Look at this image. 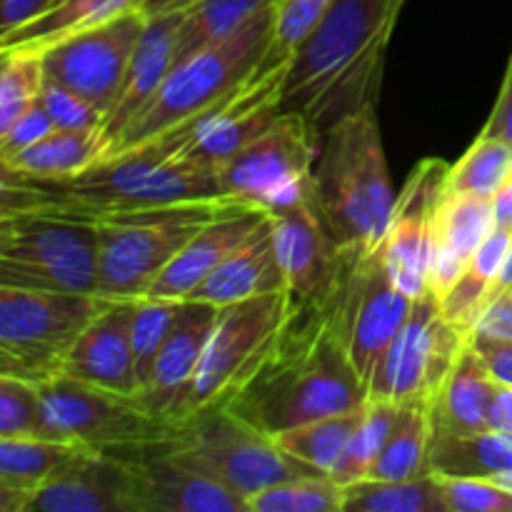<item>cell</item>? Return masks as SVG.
<instances>
[{
	"instance_id": "40",
	"label": "cell",
	"mask_w": 512,
	"mask_h": 512,
	"mask_svg": "<svg viewBox=\"0 0 512 512\" xmlns=\"http://www.w3.org/2000/svg\"><path fill=\"white\" fill-rule=\"evenodd\" d=\"M180 305H183V300L135 298L130 338H133V358L140 393H143L145 385L150 383L153 365L155 360H158L160 350H163L165 340H168L170 330H173L175 318H178L180 313Z\"/></svg>"
},
{
	"instance_id": "19",
	"label": "cell",
	"mask_w": 512,
	"mask_h": 512,
	"mask_svg": "<svg viewBox=\"0 0 512 512\" xmlns=\"http://www.w3.org/2000/svg\"><path fill=\"white\" fill-rule=\"evenodd\" d=\"M133 310L135 300H110L68 350L60 375L138 398L140 383L130 338Z\"/></svg>"
},
{
	"instance_id": "39",
	"label": "cell",
	"mask_w": 512,
	"mask_h": 512,
	"mask_svg": "<svg viewBox=\"0 0 512 512\" xmlns=\"http://www.w3.org/2000/svg\"><path fill=\"white\" fill-rule=\"evenodd\" d=\"M248 512H343V485L330 475L285 480L250 495Z\"/></svg>"
},
{
	"instance_id": "30",
	"label": "cell",
	"mask_w": 512,
	"mask_h": 512,
	"mask_svg": "<svg viewBox=\"0 0 512 512\" xmlns=\"http://www.w3.org/2000/svg\"><path fill=\"white\" fill-rule=\"evenodd\" d=\"M280 0H198L185 13L175 43V65L215 43H223Z\"/></svg>"
},
{
	"instance_id": "23",
	"label": "cell",
	"mask_w": 512,
	"mask_h": 512,
	"mask_svg": "<svg viewBox=\"0 0 512 512\" xmlns=\"http://www.w3.org/2000/svg\"><path fill=\"white\" fill-rule=\"evenodd\" d=\"M493 228V200L443 190L435 208L433 253H430L428 285L435 298L440 300L453 288Z\"/></svg>"
},
{
	"instance_id": "42",
	"label": "cell",
	"mask_w": 512,
	"mask_h": 512,
	"mask_svg": "<svg viewBox=\"0 0 512 512\" xmlns=\"http://www.w3.org/2000/svg\"><path fill=\"white\" fill-rule=\"evenodd\" d=\"M438 475L448 512H512V490L493 478Z\"/></svg>"
},
{
	"instance_id": "28",
	"label": "cell",
	"mask_w": 512,
	"mask_h": 512,
	"mask_svg": "<svg viewBox=\"0 0 512 512\" xmlns=\"http://www.w3.org/2000/svg\"><path fill=\"white\" fill-rule=\"evenodd\" d=\"M512 250V230L498 228L495 225L493 233L483 240L475 255L470 258V263L465 265L463 275L453 283V288L438 300L440 313L448 323H453L455 328L463 330L470 335L475 320L483 313V308L488 305L490 290L498 283L500 273H503L505 263H508V255Z\"/></svg>"
},
{
	"instance_id": "41",
	"label": "cell",
	"mask_w": 512,
	"mask_h": 512,
	"mask_svg": "<svg viewBox=\"0 0 512 512\" xmlns=\"http://www.w3.org/2000/svg\"><path fill=\"white\" fill-rule=\"evenodd\" d=\"M0 58V133H5L43 95L45 63L33 53H0Z\"/></svg>"
},
{
	"instance_id": "26",
	"label": "cell",
	"mask_w": 512,
	"mask_h": 512,
	"mask_svg": "<svg viewBox=\"0 0 512 512\" xmlns=\"http://www.w3.org/2000/svg\"><path fill=\"white\" fill-rule=\"evenodd\" d=\"M285 288V275L280 268L278 253L273 245L270 223L265 220L245 243H240L203 283L190 295L193 300L225 308L240 300L258 298V295L280 293ZM188 298V300H190Z\"/></svg>"
},
{
	"instance_id": "33",
	"label": "cell",
	"mask_w": 512,
	"mask_h": 512,
	"mask_svg": "<svg viewBox=\"0 0 512 512\" xmlns=\"http://www.w3.org/2000/svg\"><path fill=\"white\" fill-rule=\"evenodd\" d=\"M80 450L83 445L63 440L0 438V488L35 495V490L48 483Z\"/></svg>"
},
{
	"instance_id": "25",
	"label": "cell",
	"mask_w": 512,
	"mask_h": 512,
	"mask_svg": "<svg viewBox=\"0 0 512 512\" xmlns=\"http://www.w3.org/2000/svg\"><path fill=\"white\" fill-rule=\"evenodd\" d=\"M498 388L500 383L468 338L438 393L428 400L435 438L490 430V408Z\"/></svg>"
},
{
	"instance_id": "18",
	"label": "cell",
	"mask_w": 512,
	"mask_h": 512,
	"mask_svg": "<svg viewBox=\"0 0 512 512\" xmlns=\"http://www.w3.org/2000/svg\"><path fill=\"white\" fill-rule=\"evenodd\" d=\"M28 512H138L133 468L83 448L35 490Z\"/></svg>"
},
{
	"instance_id": "1",
	"label": "cell",
	"mask_w": 512,
	"mask_h": 512,
	"mask_svg": "<svg viewBox=\"0 0 512 512\" xmlns=\"http://www.w3.org/2000/svg\"><path fill=\"white\" fill-rule=\"evenodd\" d=\"M335 295L338 278L318 298H290V310L268 355L230 400L228 410L253 428L278 435L368 403V388L340 335Z\"/></svg>"
},
{
	"instance_id": "43",
	"label": "cell",
	"mask_w": 512,
	"mask_h": 512,
	"mask_svg": "<svg viewBox=\"0 0 512 512\" xmlns=\"http://www.w3.org/2000/svg\"><path fill=\"white\" fill-rule=\"evenodd\" d=\"M333 3L335 0H280L275 8L273 48L283 55H293L318 28Z\"/></svg>"
},
{
	"instance_id": "20",
	"label": "cell",
	"mask_w": 512,
	"mask_h": 512,
	"mask_svg": "<svg viewBox=\"0 0 512 512\" xmlns=\"http://www.w3.org/2000/svg\"><path fill=\"white\" fill-rule=\"evenodd\" d=\"M130 468L138 512H248L243 495L195 468L180 450Z\"/></svg>"
},
{
	"instance_id": "45",
	"label": "cell",
	"mask_w": 512,
	"mask_h": 512,
	"mask_svg": "<svg viewBox=\"0 0 512 512\" xmlns=\"http://www.w3.org/2000/svg\"><path fill=\"white\" fill-rule=\"evenodd\" d=\"M53 130V120H50L43 100H38V103H35L28 113L20 115L5 133H0V163L13 160L15 155H20L25 148L38 143L40 138H45V135L53 133Z\"/></svg>"
},
{
	"instance_id": "21",
	"label": "cell",
	"mask_w": 512,
	"mask_h": 512,
	"mask_svg": "<svg viewBox=\"0 0 512 512\" xmlns=\"http://www.w3.org/2000/svg\"><path fill=\"white\" fill-rule=\"evenodd\" d=\"M268 220V213L248 203H233L188 240L173 263L153 280L143 298L188 300L200 283Z\"/></svg>"
},
{
	"instance_id": "22",
	"label": "cell",
	"mask_w": 512,
	"mask_h": 512,
	"mask_svg": "<svg viewBox=\"0 0 512 512\" xmlns=\"http://www.w3.org/2000/svg\"><path fill=\"white\" fill-rule=\"evenodd\" d=\"M220 308L203 300H183L173 330L153 365L150 383L138 395L140 403L163 418L175 420L185 390L193 383L203 350L215 328ZM178 423V420H175Z\"/></svg>"
},
{
	"instance_id": "24",
	"label": "cell",
	"mask_w": 512,
	"mask_h": 512,
	"mask_svg": "<svg viewBox=\"0 0 512 512\" xmlns=\"http://www.w3.org/2000/svg\"><path fill=\"white\" fill-rule=\"evenodd\" d=\"M185 13H188V8L170 10V13L155 15V18H145V30L140 35L133 60H130L118 103H115L113 113L105 120L103 133H100V155L123 133L125 125L145 108V103L158 93V88L165 83L170 70L175 68V43H178V30L183 25Z\"/></svg>"
},
{
	"instance_id": "16",
	"label": "cell",
	"mask_w": 512,
	"mask_h": 512,
	"mask_svg": "<svg viewBox=\"0 0 512 512\" xmlns=\"http://www.w3.org/2000/svg\"><path fill=\"white\" fill-rule=\"evenodd\" d=\"M450 165L438 158L420 160L395 200L393 218L380 255L393 283L410 300L430 293V253H433L435 208L445 190Z\"/></svg>"
},
{
	"instance_id": "17",
	"label": "cell",
	"mask_w": 512,
	"mask_h": 512,
	"mask_svg": "<svg viewBox=\"0 0 512 512\" xmlns=\"http://www.w3.org/2000/svg\"><path fill=\"white\" fill-rule=\"evenodd\" d=\"M268 223L290 298H318L338 278L350 250L330 230L318 190L268 210Z\"/></svg>"
},
{
	"instance_id": "10",
	"label": "cell",
	"mask_w": 512,
	"mask_h": 512,
	"mask_svg": "<svg viewBox=\"0 0 512 512\" xmlns=\"http://www.w3.org/2000/svg\"><path fill=\"white\" fill-rule=\"evenodd\" d=\"M323 135L303 113L283 110L273 128L218 168L220 198L273 210L315 193Z\"/></svg>"
},
{
	"instance_id": "53",
	"label": "cell",
	"mask_w": 512,
	"mask_h": 512,
	"mask_svg": "<svg viewBox=\"0 0 512 512\" xmlns=\"http://www.w3.org/2000/svg\"><path fill=\"white\" fill-rule=\"evenodd\" d=\"M493 480H498L500 485H505V488L512 490V473H500V475H493Z\"/></svg>"
},
{
	"instance_id": "5",
	"label": "cell",
	"mask_w": 512,
	"mask_h": 512,
	"mask_svg": "<svg viewBox=\"0 0 512 512\" xmlns=\"http://www.w3.org/2000/svg\"><path fill=\"white\" fill-rule=\"evenodd\" d=\"M233 203L238 200L200 198L93 220L98 228L100 295L108 300L143 298L188 240Z\"/></svg>"
},
{
	"instance_id": "34",
	"label": "cell",
	"mask_w": 512,
	"mask_h": 512,
	"mask_svg": "<svg viewBox=\"0 0 512 512\" xmlns=\"http://www.w3.org/2000/svg\"><path fill=\"white\" fill-rule=\"evenodd\" d=\"M433 418L428 403H413L390 435L368 478L373 480H410L430 475V450H433Z\"/></svg>"
},
{
	"instance_id": "2",
	"label": "cell",
	"mask_w": 512,
	"mask_h": 512,
	"mask_svg": "<svg viewBox=\"0 0 512 512\" xmlns=\"http://www.w3.org/2000/svg\"><path fill=\"white\" fill-rule=\"evenodd\" d=\"M405 5L408 0H335L295 50L285 110H298L325 133L345 115L378 103Z\"/></svg>"
},
{
	"instance_id": "47",
	"label": "cell",
	"mask_w": 512,
	"mask_h": 512,
	"mask_svg": "<svg viewBox=\"0 0 512 512\" xmlns=\"http://www.w3.org/2000/svg\"><path fill=\"white\" fill-rule=\"evenodd\" d=\"M58 3L60 0H0V38L38 20Z\"/></svg>"
},
{
	"instance_id": "50",
	"label": "cell",
	"mask_w": 512,
	"mask_h": 512,
	"mask_svg": "<svg viewBox=\"0 0 512 512\" xmlns=\"http://www.w3.org/2000/svg\"><path fill=\"white\" fill-rule=\"evenodd\" d=\"M490 430L512 435V385L500 383L495 393L493 408H490Z\"/></svg>"
},
{
	"instance_id": "32",
	"label": "cell",
	"mask_w": 512,
	"mask_h": 512,
	"mask_svg": "<svg viewBox=\"0 0 512 512\" xmlns=\"http://www.w3.org/2000/svg\"><path fill=\"white\" fill-rule=\"evenodd\" d=\"M430 470L440 475H475V478L512 473V435L485 430L475 435L433 438Z\"/></svg>"
},
{
	"instance_id": "9",
	"label": "cell",
	"mask_w": 512,
	"mask_h": 512,
	"mask_svg": "<svg viewBox=\"0 0 512 512\" xmlns=\"http://www.w3.org/2000/svg\"><path fill=\"white\" fill-rule=\"evenodd\" d=\"M288 310V290L220 308L193 383L180 400L175 420L188 425L190 420L210 410L228 408L230 400L253 378L268 355Z\"/></svg>"
},
{
	"instance_id": "37",
	"label": "cell",
	"mask_w": 512,
	"mask_h": 512,
	"mask_svg": "<svg viewBox=\"0 0 512 512\" xmlns=\"http://www.w3.org/2000/svg\"><path fill=\"white\" fill-rule=\"evenodd\" d=\"M512 170V148L500 138L480 135L475 143L463 153V158L450 165L445 173V190L465 195H478V198H490L498 193L503 180Z\"/></svg>"
},
{
	"instance_id": "46",
	"label": "cell",
	"mask_w": 512,
	"mask_h": 512,
	"mask_svg": "<svg viewBox=\"0 0 512 512\" xmlns=\"http://www.w3.org/2000/svg\"><path fill=\"white\" fill-rule=\"evenodd\" d=\"M470 335L498 340V343H512V290L498 295V298L485 305Z\"/></svg>"
},
{
	"instance_id": "35",
	"label": "cell",
	"mask_w": 512,
	"mask_h": 512,
	"mask_svg": "<svg viewBox=\"0 0 512 512\" xmlns=\"http://www.w3.org/2000/svg\"><path fill=\"white\" fill-rule=\"evenodd\" d=\"M363 413L365 405L358 410H350V413L328 415V418L283 430V433L273 435V438L285 453H290L293 458L303 460V463L313 465V468L330 475L335 470V465L340 463V458H343L350 438L358 430Z\"/></svg>"
},
{
	"instance_id": "3",
	"label": "cell",
	"mask_w": 512,
	"mask_h": 512,
	"mask_svg": "<svg viewBox=\"0 0 512 512\" xmlns=\"http://www.w3.org/2000/svg\"><path fill=\"white\" fill-rule=\"evenodd\" d=\"M275 8L265 10L223 43H215L180 60L158 93L103 150L95 165L113 163L143 150H155L163 155H175L183 150L200 118L213 113L263 63L265 53L273 45Z\"/></svg>"
},
{
	"instance_id": "6",
	"label": "cell",
	"mask_w": 512,
	"mask_h": 512,
	"mask_svg": "<svg viewBox=\"0 0 512 512\" xmlns=\"http://www.w3.org/2000/svg\"><path fill=\"white\" fill-rule=\"evenodd\" d=\"M60 433L95 453L135 465L188 445L190 428L145 408L135 395L113 393L55 375L38 385Z\"/></svg>"
},
{
	"instance_id": "27",
	"label": "cell",
	"mask_w": 512,
	"mask_h": 512,
	"mask_svg": "<svg viewBox=\"0 0 512 512\" xmlns=\"http://www.w3.org/2000/svg\"><path fill=\"white\" fill-rule=\"evenodd\" d=\"M135 8V0H60L33 23L0 38V53L45 55L55 45L90 33Z\"/></svg>"
},
{
	"instance_id": "38",
	"label": "cell",
	"mask_w": 512,
	"mask_h": 512,
	"mask_svg": "<svg viewBox=\"0 0 512 512\" xmlns=\"http://www.w3.org/2000/svg\"><path fill=\"white\" fill-rule=\"evenodd\" d=\"M0 438L70 443L50 418L38 385L10 375H0Z\"/></svg>"
},
{
	"instance_id": "15",
	"label": "cell",
	"mask_w": 512,
	"mask_h": 512,
	"mask_svg": "<svg viewBox=\"0 0 512 512\" xmlns=\"http://www.w3.org/2000/svg\"><path fill=\"white\" fill-rule=\"evenodd\" d=\"M143 30V15L128 10L110 23L48 50L43 55L45 75L93 103L108 120Z\"/></svg>"
},
{
	"instance_id": "14",
	"label": "cell",
	"mask_w": 512,
	"mask_h": 512,
	"mask_svg": "<svg viewBox=\"0 0 512 512\" xmlns=\"http://www.w3.org/2000/svg\"><path fill=\"white\" fill-rule=\"evenodd\" d=\"M293 58L295 53L283 55L270 45L255 73L243 80L238 90L213 113L200 118L190 133L188 145L178 150L175 158L218 175L220 165L268 133L285 110V90Z\"/></svg>"
},
{
	"instance_id": "12",
	"label": "cell",
	"mask_w": 512,
	"mask_h": 512,
	"mask_svg": "<svg viewBox=\"0 0 512 512\" xmlns=\"http://www.w3.org/2000/svg\"><path fill=\"white\" fill-rule=\"evenodd\" d=\"M468 343V333L443 318L433 293L413 300L408 320L385 350L368 385V400L428 403Z\"/></svg>"
},
{
	"instance_id": "31",
	"label": "cell",
	"mask_w": 512,
	"mask_h": 512,
	"mask_svg": "<svg viewBox=\"0 0 512 512\" xmlns=\"http://www.w3.org/2000/svg\"><path fill=\"white\" fill-rule=\"evenodd\" d=\"M343 512H448L438 475L410 480L365 478L343 488Z\"/></svg>"
},
{
	"instance_id": "7",
	"label": "cell",
	"mask_w": 512,
	"mask_h": 512,
	"mask_svg": "<svg viewBox=\"0 0 512 512\" xmlns=\"http://www.w3.org/2000/svg\"><path fill=\"white\" fill-rule=\"evenodd\" d=\"M0 285L100 295L93 220L50 213L0 215Z\"/></svg>"
},
{
	"instance_id": "8",
	"label": "cell",
	"mask_w": 512,
	"mask_h": 512,
	"mask_svg": "<svg viewBox=\"0 0 512 512\" xmlns=\"http://www.w3.org/2000/svg\"><path fill=\"white\" fill-rule=\"evenodd\" d=\"M108 303L103 295L0 285V375L48 383L60 375L68 350Z\"/></svg>"
},
{
	"instance_id": "44",
	"label": "cell",
	"mask_w": 512,
	"mask_h": 512,
	"mask_svg": "<svg viewBox=\"0 0 512 512\" xmlns=\"http://www.w3.org/2000/svg\"><path fill=\"white\" fill-rule=\"evenodd\" d=\"M40 100H43L55 130H95V133L103 130V113L93 103H88V100L60 85L58 80L48 78V75H45Z\"/></svg>"
},
{
	"instance_id": "51",
	"label": "cell",
	"mask_w": 512,
	"mask_h": 512,
	"mask_svg": "<svg viewBox=\"0 0 512 512\" xmlns=\"http://www.w3.org/2000/svg\"><path fill=\"white\" fill-rule=\"evenodd\" d=\"M493 215L498 228L512 230V170L498 188V193L493 195Z\"/></svg>"
},
{
	"instance_id": "54",
	"label": "cell",
	"mask_w": 512,
	"mask_h": 512,
	"mask_svg": "<svg viewBox=\"0 0 512 512\" xmlns=\"http://www.w3.org/2000/svg\"><path fill=\"white\" fill-rule=\"evenodd\" d=\"M510 290H512V288H510Z\"/></svg>"
},
{
	"instance_id": "4",
	"label": "cell",
	"mask_w": 512,
	"mask_h": 512,
	"mask_svg": "<svg viewBox=\"0 0 512 512\" xmlns=\"http://www.w3.org/2000/svg\"><path fill=\"white\" fill-rule=\"evenodd\" d=\"M315 190L335 238L363 255L378 253L398 200L378 103L363 105L325 130L315 163Z\"/></svg>"
},
{
	"instance_id": "48",
	"label": "cell",
	"mask_w": 512,
	"mask_h": 512,
	"mask_svg": "<svg viewBox=\"0 0 512 512\" xmlns=\"http://www.w3.org/2000/svg\"><path fill=\"white\" fill-rule=\"evenodd\" d=\"M483 133L493 135V138H500L503 143H508L512 148V50H510L508 68H505L503 85H500L498 100H495L488 123L483 125Z\"/></svg>"
},
{
	"instance_id": "13",
	"label": "cell",
	"mask_w": 512,
	"mask_h": 512,
	"mask_svg": "<svg viewBox=\"0 0 512 512\" xmlns=\"http://www.w3.org/2000/svg\"><path fill=\"white\" fill-rule=\"evenodd\" d=\"M413 300L393 283L383 255L350 250L338 275L335 315L355 370L370 385L385 350L408 320Z\"/></svg>"
},
{
	"instance_id": "11",
	"label": "cell",
	"mask_w": 512,
	"mask_h": 512,
	"mask_svg": "<svg viewBox=\"0 0 512 512\" xmlns=\"http://www.w3.org/2000/svg\"><path fill=\"white\" fill-rule=\"evenodd\" d=\"M188 428L190 440L180 455L245 500L285 480L328 475L285 453L273 435L253 428L228 408L210 410L190 420Z\"/></svg>"
},
{
	"instance_id": "36",
	"label": "cell",
	"mask_w": 512,
	"mask_h": 512,
	"mask_svg": "<svg viewBox=\"0 0 512 512\" xmlns=\"http://www.w3.org/2000/svg\"><path fill=\"white\" fill-rule=\"evenodd\" d=\"M405 410H408V405L390 403V400H368L363 420H360L358 430L350 438L348 448H345L343 458L335 465L330 478L343 485V488L368 478L373 465L378 463L380 453L388 445L390 435L395 433V428L403 420Z\"/></svg>"
},
{
	"instance_id": "49",
	"label": "cell",
	"mask_w": 512,
	"mask_h": 512,
	"mask_svg": "<svg viewBox=\"0 0 512 512\" xmlns=\"http://www.w3.org/2000/svg\"><path fill=\"white\" fill-rule=\"evenodd\" d=\"M468 338L490 368L493 378L503 385H512V343H498V340L478 338V335H468Z\"/></svg>"
},
{
	"instance_id": "29",
	"label": "cell",
	"mask_w": 512,
	"mask_h": 512,
	"mask_svg": "<svg viewBox=\"0 0 512 512\" xmlns=\"http://www.w3.org/2000/svg\"><path fill=\"white\" fill-rule=\"evenodd\" d=\"M98 155L100 133L95 130H53L13 160L0 163V168L18 178L60 183V180L78 178L80 173L93 168Z\"/></svg>"
},
{
	"instance_id": "52",
	"label": "cell",
	"mask_w": 512,
	"mask_h": 512,
	"mask_svg": "<svg viewBox=\"0 0 512 512\" xmlns=\"http://www.w3.org/2000/svg\"><path fill=\"white\" fill-rule=\"evenodd\" d=\"M198 0H135V8L143 18H155V15L170 13V10H180V8H190Z\"/></svg>"
}]
</instances>
